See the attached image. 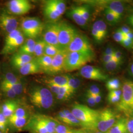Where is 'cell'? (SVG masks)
<instances>
[{"label":"cell","instance_id":"56","mask_svg":"<svg viewBox=\"0 0 133 133\" xmlns=\"http://www.w3.org/2000/svg\"><path fill=\"white\" fill-rule=\"evenodd\" d=\"M128 20L129 23L131 26L133 27V13L129 15V16L128 18Z\"/></svg>","mask_w":133,"mask_h":133},{"label":"cell","instance_id":"36","mask_svg":"<svg viewBox=\"0 0 133 133\" xmlns=\"http://www.w3.org/2000/svg\"><path fill=\"white\" fill-rule=\"evenodd\" d=\"M80 85V81L75 77H70L67 86L72 94H74Z\"/></svg>","mask_w":133,"mask_h":133},{"label":"cell","instance_id":"13","mask_svg":"<svg viewBox=\"0 0 133 133\" xmlns=\"http://www.w3.org/2000/svg\"><path fill=\"white\" fill-rule=\"evenodd\" d=\"M7 8L11 14L20 15L28 13L32 5L27 0H11L7 3Z\"/></svg>","mask_w":133,"mask_h":133},{"label":"cell","instance_id":"59","mask_svg":"<svg viewBox=\"0 0 133 133\" xmlns=\"http://www.w3.org/2000/svg\"><path fill=\"white\" fill-rule=\"evenodd\" d=\"M94 133H104V132H100V131H97V130H96V131H95V132Z\"/></svg>","mask_w":133,"mask_h":133},{"label":"cell","instance_id":"50","mask_svg":"<svg viewBox=\"0 0 133 133\" xmlns=\"http://www.w3.org/2000/svg\"><path fill=\"white\" fill-rule=\"evenodd\" d=\"M114 57L116 60L119 61H123V55L122 53L118 50H115L114 54Z\"/></svg>","mask_w":133,"mask_h":133},{"label":"cell","instance_id":"41","mask_svg":"<svg viewBox=\"0 0 133 133\" xmlns=\"http://www.w3.org/2000/svg\"><path fill=\"white\" fill-rule=\"evenodd\" d=\"M0 89L1 91L9 98L13 99L15 97L16 94L14 92V90L10 87H8L4 85L3 84H0Z\"/></svg>","mask_w":133,"mask_h":133},{"label":"cell","instance_id":"15","mask_svg":"<svg viewBox=\"0 0 133 133\" xmlns=\"http://www.w3.org/2000/svg\"><path fill=\"white\" fill-rule=\"evenodd\" d=\"M67 53L68 51L66 50H61L55 56L52 57L51 66L48 73L55 75L64 70Z\"/></svg>","mask_w":133,"mask_h":133},{"label":"cell","instance_id":"62","mask_svg":"<svg viewBox=\"0 0 133 133\" xmlns=\"http://www.w3.org/2000/svg\"><path fill=\"white\" fill-rule=\"evenodd\" d=\"M129 133L128 132H126V133Z\"/></svg>","mask_w":133,"mask_h":133},{"label":"cell","instance_id":"35","mask_svg":"<svg viewBox=\"0 0 133 133\" xmlns=\"http://www.w3.org/2000/svg\"><path fill=\"white\" fill-rule=\"evenodd\" d=\"M123 61L116 60L115 59L105 64H104L105 69L107 71H114L121 66Z\"/></svg>","mask_w":133,"mask_h":133},{"label":"cell","instance_id":"54","mask_svg":"<svg viewBox=\"0 0 133 133\" xmlns=\"http://www.w3.org/2000/svg\"><path fill=\"white\" fill-rule=\"evenodd\" d=\"M92 131L84 128L75 129L74 133H91Z\"/></svg>","mask_w":133,"mask_h":133},{"label":"cell","instance_id":"22","mask_svg":"<svg viewBox=\"0 0 133 133\" xmlns=\"http://www.w3.org/2000/svg\"><path fill=\"white\" fill-rule=\"evenodd\" d=\"M105 9H108L121 18L124 11L123 4L118 1H112L105 5Z\"/></svg>","mask_w":133,"mask_h":133},{"label":"cell","instance_id":"3","mask_svg":"<svg viewBox=\"0 0 133 133\" xmlns=\"http://www.w3.org/2000/svg\"><path fill=\"white\" fill-rule=\"evenodd\" d=\"M28 95L30 102L39 109H49L53 105L52 93L48 88L35 87L29 91Z\"/></svg>","mask_w":133,"mask_h":133},{"label":"cell","instance_id":"7","mask_svg":"<svg viewBox=\"0 0 133 133\" xmlns=\"http://www.w3.org/2000/svg\"><path fill=\"white\" fill-rule=\"evenodd\" d=\"M66 10V3L61 0L46 1L43 5L44 15L52 22H55L59 19Z\"/></svg>","mask_w":133,"mask_h":133},{"label":"cell","instance_id":"57","mask_svg":"<svg viewBox=\"0 0 133 133\" xmlns=\"http://www.w3.org/2000/svg\"><path fill=\"white\" fill-rule=\"evenodd\" d=\"M125 37H126V38H130V39H133V32L131 31L130 32H129L128 34H127L125 36Z\"/></svg>","mask_w":133,"mask_h":133},{"label":"cell","instance_id":"32","mask_svg":"<svg viewBox=\"0 0 133 133\" xmlns=\"http://www.w3.org/2000/svg\"><path fill=\"white\" fill-rule=\"evenodd\" d=\"M105 15L107 21L111 25L117 24L121 19L117 15L107 9H105Z\"/></svg>","mask_w":133,"mask_h":133},{"label":"cell","instance_id":"58","mask_svg":"<svg viewBox=\"0 0 133 133\" xmlns=\"http://www.w3.org/2000/svg\"><path fill=\"white\" fill-rule=\"evenodd\" d=\"M129 71H130V72L131 75L133 76V63H132V64L130 65Z\"/></svg>","mask_w":133,"mask_h":133},{"label":"cell","instance_id":"17","mask_svg":"<svg viewBox=\"0 0 133 133\" xmlns=\"http://www.w3.org/2000/svg\"><path fill=\"white\" fill-rule=\"evenodd\" d=\"M33 59L32 56L17 52L15 53L11 58V63L14 67L19 70Z\"/></svg>","mask_w":133,"mask_h":133},{"label":"cell","instance_id":"11","mask_svg":"<svg viewBox=\"0 0 133 133\" xmlns=\"http://www.w3.org/2000/svg\"><path fill=\"white\" fill-rule=\"evenodd\" d=\"M59 28L60 23L58 22H51L44 27L43 32V39L45 43L59 48L58 43Z\"/></svg>","mask_w":133,"mask_h":133},{"label":"cell","instance_id":"26","mask_svg":"<svg viewBox=\"0 0 133 133\" xmlns=\"http://www.w3.org/2000/svg\"><path fill=\"white\" fill-rule=\"evenodd\" d=\"M92 28L94 29L99 33L103 40L104 39L108 34V29L107 25L103 20L96 21L93 25Z\"/></svg>","mask_w":133,"mask_h":133},{"label":"cell","instance_id":"20","mask_svg":"<svg viewBox=\"0 0 133 133\" xmlns=\"http://www.w3.org/2000/svg\"><path fill=\"white\" fill-rule=\"evenodd\" d=\"M70 76L67 75H62L47 78L43 81L46 85H53L59 87H63L67 85Z\"/></svg>","mask_w":133,"mask_h":133},{"label":"cell","instance_id":"55","mask_svg":"<svg viewBox=\"0 0 133 133\" xmlns=\"http://www.w3.org/2000/svg\"><path fill=\"white\" fill-rule=\"evenodd\" d=\"M95 98V103L96 104H98L99 103H100V102L102 100V93H101L99 94L96 95L94 97Z\"/></svg>","mask_w":133,"mask_h":133},{"label":"cell","instance_id":"21","mask_svg":"<svg viewBox=\"0 0 133 133\" xmlns=\"http://www.w3.org/2000/svg\"><path fill=\"white\" fill-rule=\"evenodd\" d=\"M127 118L120 117L107 133H125L127 132Z\"/></svg>","mask_w":133,"mask_h":133},{"label":"cell","instance_id":"16","mask_svg":"<svg viewBox=\"0 0 133 133\" xmlns=\"http://www.w3.org/2000/svg\"><path fill=\"white\" fill-rule=\"evenodd\" d=\"M24 42V35L21 33L9 44L4 45L0 53L2 55H8L13 52L16 49L20 48Z\"/></svg>","mask_w":133,"mask_h":133},{"label":"cell","instance_id":"61","mask_svg":"<svg viewBox=\"0 0 133 133\" xmlns=\"http://www.w3.org/2000/svg\"><path fill=\"white\" fill-rule=\"evenodd\" d=\"M0 133H2V132L1 131H0Z\"/></svg>","mask_w":133,"mask_h":133},{"label":"cell","instance_id":"2","mask_svg":"<svg viewBox=\"0 0 133 133\" xmlns=\"http://www.w3.org/2000/svg\"><path fill=\"white\" fill-rule=\"evenodd\" d=\"M59 122L49 116L35 114L30 117L25 127L33 133H55Z\"/></svg>","mask_w":133,"mask_h":133},{"label":"cell","instance_id":"51","mask_svg":"<svg viewBox=\"0 0 133 133\" xmlns=\"http://www.w3.org/2000/svg\"><path fill=\"white\" fill-rule=\"evenodd\" d=\"M114 59V57L113 55H103L102 58V61L104 64H105L110 61Z\"/></svg>","mask_w":133,"mask_h":133},{"label":"cell","instance_id":"30","mask_svg":"<svg viewBox=\"0 0 133 133\" xmlns=\"http://www.w3.org/2000/svg\"><path fill=\"white\" fill-rule=\"evenodd\" d=\"M46 44V43L43 39H39L36 42L34 55L37 58L41 57L44 54V51Z\"/></svg>","mask_w":133,"mask_h":133},{"label":"cell","instance_id":"10","mask_svg":"<svg viewBox=\"0 0 133 133\" xmlns=\"http://www.w3.org/2000/svg\"><path fill=\"white\" fill-rule=\"evenodd\" d=\"M77 34L76 29L66 22L60 23L58 34L59 46L61 50H66Z\"/></svg>","mask_w":133,"mask_h":133},{"label":"cell","instance_id":"60","mask_svg":"<svg viewBox=\"0 0 133 133\" xmlns=\"http://www.w3.org/2000/svg\"><path fill=\"white\" fill-rule=\"evenodd\" d=\"M130 117H132V118H133V110L132 112V113H131V115H130ZM130 117H129V118H130Z\"/></svg>","mask_w":133,"mask_h":133},{"label":"cell","instance_id":"39","mask_svg":"<svg viewBox=\"0 0 133 133\" xmlns=\"http://www.w3.org/2000/svg\"><path fill=\"white\" fill-rule=\"evenodd\" d=\"M77 8L81 15H82V17L87 23L90 19V15L88 6L85 5L77 6Z\"/></svg>","mask_w":133,"mask_h":133},{"label":"cell","instance_id":"24","mask_svg":"<svg viewBox=\"0 0 133 133\" xmlns=\"http://www.w3.org/2000/svg\"><path fill=\"white\" fill-rule=\"evenodd\" d=\"M69 14L70 17L72 19L76 24L81 27H84L86 25L87 22L83 19L78 10L77 6H73L71 8Z\"/></svg>","mask_w":133,"mask_h":133},{"label":"cell","instance_id":"5","mask_svg":"<svg viewBox=\"0 0 133 133\" xmlns=\"http://www.w3.org/2000/svg\"><path fill=\"white\" fill-rule=\"evenodd\" d=\"M122 95L116 104L117 109L130 117L133 110V82L125 81L122 87Z\"/></svg>","mask_w":133,"mask_h":133},{"label":"cell","instance_id":"33","mask_svg":"<svg viewBox=\"0 0 133 133\" xmlns=\"http://www.w3.org/2000/svg\"><path fill=\"white\" fill-rule=\"evenodd\" d=\"M1 84L4 85L8 87H10L12 89L16 95H19L21 94L23 91V86L21 82H19L17 83H6L2 82L1 83Z\"/></svg>","mask_w":133,"mask_h":133},{"label":"cell","instance_id":"40","mask_svg":"<svg viewBox=\"0 0 133 133\" xmlns=\"http://www.w3.org/2000/svg\"><path fill=\"white\" fill-rule=\"evenodd\" d=\"M10 117L14 118H24V117H29L28 113L26 109L24 108L20 107L16 110L14 114H12Z\"/></svg>","mask_w":133,"mask_h":133},{"label":"cell","instance_id":"28","mask_svg":"<svg viewBox=\"0 0 133 133\" xmlns=\"http://www.w3.org/2000/svg\"><path fill=\"white\" fill-rule=\"evenodd\" d=\"M122 89L109 91L108 95V101L109 104H117L121 99Z\"/></svg>","mask_w":133,"mask_h":133},{"label":"cell","instance_id":"37","mask_svg":"<svg viewBox=\"0 0 133 133\" xmlns=\"http://www.w3.org/2000/svg\"><path fill=\"white\" fill-rule=\"evenodd\" d=\"M74 129L71 128V127L65 125L64 124L59 122L58 124L56 129L55 133H74Z\"/></svg>","mask_w":133,"mask_h":133},{"label":"cell","instance_id":"63","mask_svg":"<svg viewBox=\"0 0 133 133\" xmlns=\"http://www.w3.org/2000/svg\"></svg>","mask_w":133,"mask_h":133},{"label":"cell","instance_id":"45","mask_svg":"<svg viewBox=\"0 0 133 133\" xmlns=\"http://www.w3.org/2000/svg\"><path fill=\"white\" fill-rule=\"evenodd\" d=\"M124 48H130L133 47V40L125 37L120 43Z\"/></svg>","mask_w":133,"mask_h":133},{"label":"cell","instance_id":"34","mask_svg":"<svg viewBox=\"0 0 133 133\" xmlns=\"http://www.w3.org/2000/svg\"><path fill=\"white\" fill-rule=\"evenodd\" d=\"M61 50L59 48H57L55 46L48 44H46L43 55L53 57L59 52Z\"/></svg>","mask_w":133,"mask_h":133},{"label":"cell","instance_id":"14","mask_svg":"<svg viewBox=\"0 0 133 133\" xmlns=\"http://www.w3.org/2000/svg\"><path fill=\"white\" fill-rule=\"evenodd\" d=\"M18 22L13 15L7 12L0 14V29L5 33H10L17 29Z\"/></svg>","mask_w":133,"mask_h":133},{"label":"cell","instance_id":"18","mask_svg":"<svg viewBox=\"0 0 133 133\" xmlns=\"http://www.w3.org/2000/svg\"><path fill=\"white\" fill-rule=\"evenodd\" d=\"M19 107L18 102L14 100H6L2 106L1 112L8 119Z\"/></svg>","mask_w":133,"mask_h":133},{"label":"cell","instance_id":"47","mask_svg":"<svg viewBox=\"0 0 133 133\" xmlns=\"http://www.w3.org/2000/svg\"><path fill=\"white\" fill-rule=\"evenodd\" d=\"M91 33H92V35L93 38L95 39V41L97 42L101 43L103 41V39L101 38L100 34L94 29L92 28Z\"/></svg>","mask_w":133,"mask_h":133},{"label":"cell","instance_id":"53","mask_svg":"<svg viewBox=\"0 0 133 133\" xmlns=\"http://www.w3.org/2000/svg\"><path fill=\"white\" fill-rule=\"evenodd\" d=\"M119 29L125 36H126L127 34H128L129 32H130L131 31V29L128 26H126V25H124L123 26L121 27Z\"/></svg>","mask_w":133,"mask_h":133},{"label":"cell","instance_id":"4","mask_svg":"<svg viewBox=\"0 0 133 133\" xmlns=\"http://www.w3.org/2000/svg\"><path fill=\"white\" fill-rule=\"evenodd\" d=\"M94 55L84 53L68 52L65 61L64 70L69 72L81 69L93 60Z\"/></svg>","mask_w":133,"mask_h":133},{"label":"cell","instance_id":"19","mask_svg":"<svg viewBox=\"0 0 133 133\" xmlns=\"http://www.w3.org/2000/svg\"><path fill=\"white\" fill-rule=\"evenodd\" d=\"M19 70L21 74L24 76L36 74L42 71L36 59L26 64Z\"/></svg>","mask_w":133,"mask_h":133},{"label":"cell","instance_id":"1","mask_svg":"<svg viewBox=\"0 0 133 133\" xmlns=\"http://www.w3.org/2000/svg\"><path fill=\"white\" fill-rule=\"evenodd\" d=\"M71 111L79 121L82 128L92 132L96 131L100 110L92 109L85 105L75 103L72 105Z\"/></svg>","mask_w":133,"mask_h":133},{"label":"cell","instance_id":"46","mask_svg":"<svg viewBox=\"0 0 133 133\" xmlns=\"http://www.w3.org/2000/svg\"><path fill=\"white\" fill-rule=\"evenodd\" d=\"M85 98L87 103L90 106H91V107H94L96 105V104L95 103L94 96H93L92 95H89L88 94L86 93Z\"/></svg>","mask_w":133,"mask_h":133},{"label":"cell","instance_id":"23","mask_svg":"<svg viewBox=\"0 0 133 133\" xmlns=\"http://www.w3.org/2000/svg\"><path fill=\"white\" fill-rule=\"evenodd\" d=\"M35 44L36 41L34 39L28 38L19 48L18 52L32 56L34 54Z\"/></svg>","mask_w":133,"mask_h":133},{"label":"cell","instance_id":"44","mask_svg":"<svg viewBox=\"0 0 133 133\" xmlns=\"http://www.w3.org/2000/svg\"><path fill=\"white\" fill-rule=\"evenodd\" d=\"M125 38V36L121 32L119 29H118L113 35V38L117 43H121Z\"/></svg>","mask_w":133,"mask_h":133},{"label":"cell","instance_id":"38","mask_svg":"<svg viewBox=\"0 0 133 133\" xmlns=\"http://www.w3.org/2000/svg\"><path fill=\"white\" fill-rule=\"evenodd\" d=\"M2 82L10 83H17L21 82L19 78L13 74L12 72H8L4 76Z\"/></svg>","mask_w":133,"mask_h":133},{"label":"cell","instance_id":"8","mask_svg":"<svg viewBox=\"0 0 133 133\" xmlns=\"http://www.w3.org/2000/svg\"><path fill=\"white\" fill-rule=\"evenodd\" d=\"M119 118V116L110 109L106 108L101 110L96 125V130L107 133Z\"/></svg>","mask_w":133,"mask_h":133},{"label":"cell","instance_id":"43","mask_svg":"<svg viewBox=\"0 0 133 133\" xmlns=\"http://www.w3.org/2000/svg\"><path fill=\"white\" fill-rule=\"evenodd\" d=\"M101 93V92L99 87L96 85H93L90 86L86 92V93L92 95L94 97L96 95L99 94Z\"/></svg>","mask_w":133,"mask_h":133},{"label":"cell","instance_id":"6","mask_svg":"<svg viewBox=\"0 0 133 133\" xmlns=\"http://www.w3.org/2000/svg\"><path fill=\"white\" fill-rule=\"evenodd\" d=\"M23 34L28 38L34 39L38 37L44 28L40 19L35 17H27L22 19L20 23Z\"/></svg>","mask_w":133,"mask_h":133},{"label":"cell","instance_id":"27","mask_svg":"<svg viewBox=\"0 0 133 133\" xmlns=\"http://www.w3.org/2000/svg\"><path fill=\"white\" fill-rule=\"evenodd\" d=\"M29 117L24 118H14L10 117L8 118V122L15 129L17 130L23 128L28 121Z\"/></svg>","mask_w":133,"mask_h":133},{"label":"cell","instance_id":"29","mask_svg":"<svg viewBox=\"0 0 133 133\" xmlns=\"http://www.w3.org/2000/svg\"><path fill=\"white\" fill-rule=\"evenodd\" d=\"M65 114L68 121V126L70 127H79L81 126V123L76 119V117L71 113V111L68 109L62 110Z\"/></svg>","mask_w":133,"mask_h":133},{"label":"cell","instance_id":"42","mask_svg":"<svg viewBox=\"0 0 133 133\" xmlns=\"http://www.w3.org/2000/svg\"><path fill=\"white\" fill-rule=\"evenodd\" d=\"M8 122V119L0 111V131L2 133L5 131Z\"/></svg>","mask_w":133,"mask_h":133},{"label":"cell","instance_id":"12","mask_svg":"<svg viewBox=\"0 0 133 133\" xmlns=\"http://www.w3.org/2000/svg\"><path fill=\"white\" fill-rule=\"evenodd\" d=\"M80 75L83 77L93 81H105L108 80V76L99 68L86 65L81 68Z\"/></svg>","mask_w":133,"mask_h":133},{"label":"cell","instance_id":"9","mask_svg":"<svg viewBox=\"0 0 133 133\" xmlns=\"http://www.w3.org/2000/svg\"><path fill=\"white\" fill-rule=\"evenodd\" d=\"M68 52L84 53L94 55V49L85 36L78 33L73 38L66 49Z\"/></svg>","mask_w":133,"mask_h":133},{"label":"cell","instance_id":"31","mask_svg":"<svg viewBox=\"0 0 133 133\" xmlns=\"http://www.w3.org/2000/svg\"><path fill=\"white\" fill-rule=\"evenodd\" d=\"M105 87L109 91L120 89L121 84L120 81L118 78H111L107 81Z\"/></svg>","mask_w":133,"mask_h":133},{"label":"cell","instance_id":"25","mask_svg":"<svg viewBox=\"0 0 133 133\" xmlns=\"http://www.w3.org/2000/svg\"><path fill=\"white\" fill-rule=\"evenodd\" d=\"M36 60L41 70L48 73L51 66L52 57L43 55L41 57L37 58Z\"/></svg>","mask_w":133,"mask_h":133},{"label":"cell","instance_id":"49","mask_svg":"<svg viewBox=\"0 0 133 133\" xmlns=\"http://www.w3.org/2000/svg\"><path fill=\"white\" fill-rule=\"evenodd\" d=\"M48 86V88L49 89L52 93H54L56 95L59 93V92L60 90V87L57 86L53 85H46Z\"/></svg>","mask_w":133,"mask_h":133},{"label":"cell","instance_id":"48","mask_svg":"<svg viewBox=\"0 0 133 133\" xmlns=\"http://www.w3.org/2000/svg\"><path fill=\"white\" fill-rule=\"evenodd\" d=\"M127 129L129 133H133V118H127Z\"/></svg>","mask_w":133,"mask_h":133},{"label":"cell","instance_id":"52","mask_svg":"<svg viewBox=\"0 0 133 133\" xmlns=\"http://www.w3.org/2000/svg\"><path fill=\"white\" fill-rule=\"evenodd\" d=\"M115 49L112 47H108L105 49V51L103 53V55H113L114 54Z\"/></svg>","mask_w":133,"mask_h":133}]
</instances>
